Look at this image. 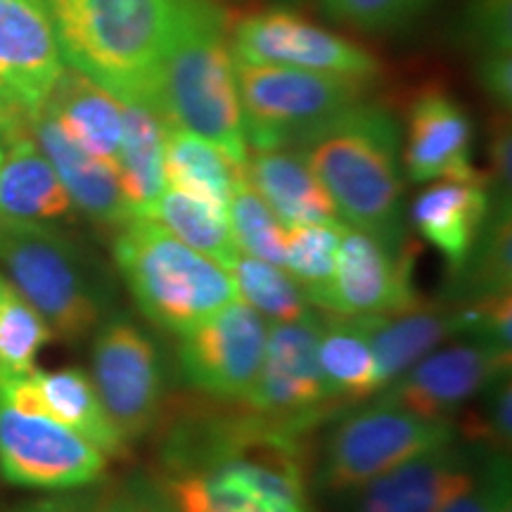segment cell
<instances>
[{
  "label": "cell",
  "instance_id": "6da1fadb",
  "mask_svg": "<svg viewBox=\"0 0 512 512\" xmlns=\"http://www.w3.org/2000/svg\"><path fill=\"white\" fill-rule=\"evenodd\" d=\"M155 112L166 126L214 143L230 162L249 157L226 17L211 0H176L159 64Z\"/></svg>",
  "mask_w": 512,
  "mask_h": 512
},
{
  "label": "cell",
  "instance_id": "7a4b0ae2",
  "mask_svg": "<svg viewBox=\"0 0 512 512\" xmlns=\"http://www.w3.org/2000/svg\"><path fill=\"white\" fill-rule=\"evenodd\" d=\"M297 150L347 226L394 249L406 245L399 126L384 107L356 102L306 136Z\"/></svg>",
  "mask_w": 512,
  "mask_h": 512
},
{
  "label": "cell",
  "instance_id": "3957f363",
  "mask_svg": "<svg viewBox=\"0 0 512 512\" xmlns=\"http://www.w3.org/2000/svg\"><path fill=\"white\" fill-rule=\"evenodd\" d=\"M62 62L121 102L155 110L176 0H46Z\"/></svg>",
  "mask_w": 512,
  "mask_h": 512
},
{
  "label": "cell",
  "instance_id": "277c9868",
  "mask_svg": "<svg viewBox=\"0 0 512 512\" xmlns=\"http://www.w3.org/2000/svg\"><path fill=\"white\" fill-rule=\"evenodd\" d=\"M0 268L60 342H83L112 311L95 256L50 223L0 219Z\"/></svg>",
  "mask_w": 512,
  "mask_h": 512
},
{
  "label": "cell",
  "instance_id": "5b68a950",
  "mask_svg": "<svg viewBox=\"0 0 512 512\" xmlns=\"http://www.w3.org/2000/svg\"><path fill=\"white\" fill-rule=\"evenodd\" d=\"M112 256L138 311L176 337L238 297L230 271L150 216H133L114 233Z\"/></svg>",
  "mask_w": 512,
  "mask_h": 512
},
{
  "label": "cell",
  "instance_id": "8992f818",
  "mask_svg": "<svg viewBox=\"0 0 512 512\" xmlns=\"http://www.w3.org/2000/svg\"><path fill=\"white\" fill-rule=\"evenodd\" d=\"M110 458L41 406L31 377L0 380V479L31 491L86 489Z\"/></svg>",
  "mask_w": 512,
  "mask_h": 512
},
{
  "label": "cell",
  "instance_id": "52a82bcc",
  "mask_svg": "<svg viewBox=\"0 0 512 512\" xmlns=\"http://www.w3.org/2000/svg\"><path fill=\"white\" fill-rule=\"evenodd\" d=\"M235 62L249 150L297 147L339 112L366 100L370 81L278 64Z\"/></svg>",
  "mask_w": 512,
  "mask_h": 512
},
{
  "label": "cell",
  "instance_id": "ba28073f",
  "mask_svg": "<svg viewBox=\"0 0 512 512\" xmlns=\"http://www.w3.org/2000/svg\"><path fill=\"white\" fill-rule=\"evenodd\" d=\"M451 441H456L453 422L422 418L377 399L337 422L325 441L318 482L332 494H347L406 460Z\"/></svg>",
  "mask_w": 512,
  "mask_h": 512
},
{
  "label": "cell",
  "instance_id": "9c48e42d",
  "mask_svg": "<svg viewBox=\"0 0 512 512\" xmlns=\"http://www.w3.org/2000/svg\"><path fill=\"white\" fill-rule=\"evenodd\" d=\"M91 380L112 425L128 446L150 434L166 403V366L155 335L131 316L110 311L93 332Z\"/></svg>",
  "mask_w": 512,
  "mask_h": 512
},
{
  "label": "cell",
  "instance_id": "30bf717a",
  "mask_svg": "<svg viewBox=\"0 0 512 512\" xmlns=\"http://www.w3.org/2000/svg\"><path fill=\"white\" fill-rule=\"evenodd\" d=\"M268 320L245 302L221 306L178 335V370L209 399L245 401L266 354Z\"/></svg>",
  "mask_w": 512,
  "mask_h": 512
},
{
  "label": "cell",
  "instance_id": "8fae6325",
  "mask_svg": "<svg viewBox=\"0 0 512 512\" xmlns=\"http://www.w3.org/2000/svg\"><path fill=\"white\" fill-rule=\"evenodd\" d=\"M230 53L238 62L278 64L366 81L380 74V62L366 48L290 10L252 12L242 17L230 34Z\"/></svg>",
  "mask_w": 512,
  "mask_h": 512
},
{
  "label": "cell",
  "instance_id": "7c38bea8",
  "mask_svg": "<svg viewBox=\"0 0 512 512\" xmlns=\"http://www.w3.org/2000/svg\"><path fill=\"white\" fill-rule=\"evenodd\" d=\"M323 318L309 311L287 323L268 325L266 354L252 392L249 411L311 427L332 413L318 366V339Z\"/></svg>",
  "mask_w": 512,
  "mask_h": 512
},
{
  "label": "cell",
  "instance_id": "4fadbf2b",
  "mask_svg": "<svg viewBox=\"0 0 512 512\" xmlns=\"http://www.w3.org/2000/svg\"><path fill=\"white\" fill-rule=\"evenodd\" d=\"M512 351L491 347L477 339H458L444 349L420 358L399 380L382 389L380 399L422 415L448 420L460 413L494 377L508 373Z\"/></svg>",
  "mask_w": 512,
  "mask_h": 512
},
{
  "label": "cell",
  "instance_id": "5bb4252c",
  "mask_svg": "<svg viewBox=\"0 0 512 512\" xmlns=\"http://www.w3.org/2000/svg\"><path fill=\"white\" fill-rule=\"evenodd\" d=\"M408 245V242H406ZM344 223L330 311L337 316H392L422 304L413 287L411 254Z\"/></svg>",
  "mask_w": 512,
  "mask_h": 512
},
{
  "label": "cell",
  "instance_id": "9a60e30c",
  "mask_svg": "<svg viewBox=\"0 0 512 512\" xmlns=\"http://www.w3.org/2000/svg\"><path fill=\"white\" fill-rule=\"evenodd\" d=\"M62 69L46 0H0V105L38 112Z\"/></svg>",
  "mask_w": 512,
  "mask_h": 512
},
{
  "label": "cell",
  "instance_id": "2e32d148",
  "mask_svg": "<svg viewBox=\"0 0 512 512\" xmlns=\"http://www.w3.org/2000/svg\"><path fill=\"white\" fill-rule=\"evenodd\" d=\"M403 169L413 183L482 178L472 164L470 117L444 88L425 86L408 107Z\"/></svg>",
  "mask_w": 512,
  "mask_h": 512
},
{
  "label": "cell",
  "instance_id": "e0dca14e",
  "mask_svg": "<svg viewBox=\"0 0 512 512\" xmlns=\"http://www.w3.org/2000/svg\"><path fill=\"white\" fill-rule=\"evenodd\" d=\"M475 470L472 453L451 441L339 494L344 496L342 512H439L475 477Z\"/></svg>",
  "mask_w": 512,
  "mask_h": 512
},
{
  "label": "cell",
  "instance_id": "ac0fdd59",
  "mask_svg": "<svg viewBox=\"0 0 512 512\" xmlns=\"http://www.w3.org/2000/svg\"><path fill=\"white\" fill-rule=\"evenodd\" d=\"M29 117L0 105V219L50 223L64 219L74 204L31 136Z\"/></svg>",
  "mask_w": 512,
  "mask_h": 512
},
{
  "label": "cell",
  "instance_id": "d6986e66",
  "mask_svg": "<svg viewBox=\"0 0 512 512\" xmlns=\"http://www.w3.org/2000/svg\"><path fill=\"white\" fill-rule=\"evenodd\" d=\"M29 124L31 136L50 159L69 200L83 216H88L95 226L110 228L114 233L128 219H133V211L121 190L117 166L74 143L43 107L31 114Z\"/></svg>",
  "mask_w": 512,
  "mask_h": 512
},
{
  "label": "cell",
  "instance_id": "ffe728a7",
  "mask_svg": "<svg viewBox=\"0 0 512 512\" xmlns=\"http://www.w3.org/2000/svg\"><path fill=\"white\" fill-rule=\"evenodd\" d=\"M486 176L472 181H432L415 195L408 221L427 245L444 256L453 275L465 266L467 256L482 233L494 195Z\"/></svg>",
  "mask_w": 512,
  "mask_h": 512
},
{
  "label": "cell",
  "instance_id": "44dd1931",
  "mask_svg": "<svg viewBox=\"0 0 512 512\" xmlns=\"http://www.w3.org/2000/svg\"><path fill=\"white\" fill-rule=\"evenodd\" d=\"M242 174L285 228L306 223H344L335 202L297 147L252 150Z\"/></svg>",
  "mask_w": 512,
  "mask_h": 512
},
{
  "label": "cell",
  "instance_id": "7402d4cb",
  "mask_svg": "<svg viewBox=\"0 0 512 512\" xmlns=\"http://www.w3.org/2000/svg\"><path fill=\"white\" fill-rule=\"evenodd\" d=\"M43 110L91 155L117 166L124 105L110 91L76 69H62Z\"/></svg>",
  "mask_w": 512,
  "mask_h": 512
},
{
  "label": "cell",
  "instance_id": "603a6c76",
  "mask_svg": "<svg viewBox=\"0 0 512 512\" xmlns=\"http://www.w3.org/2000/svg\"><path fill=\"white\" fill-rule=\"evenodd\" d=\"M363 318L373 347L377 394L411 370L420 358L439 349L446 339H456V309L448 306H427L422 302L392 316Z\"/></svg>",
  "mask_w": 512,
  "mask_h": 512
},
{
  "label": "cell",
  "instance_id": "cb8c5ba5",
  "mask_svg": "<svg viewBox=\"0 0 512 512\" xmlns=\"http://www.w3.org/2000/svg\"><path fill=\"white\" fill-rule=\"evenodd\" d=\"M31 387L38 403L57 418L69 430L81 434L91 441L98 451L105 453L110 460H121L128 456L131 446L112 425L110 415L102 406L98 392H95L91 375L81 368H57L38 370L29 373Z\"/></svg>",
  "mask_w": 512,
  "mask_h": 512
},
{
  "label": "cell",
  "instance_id": "d4e9b609",
  "mask_svg": "<svg viewBox=\"0 0 512 512\" xmlns=\"http://www.w3.org/2000/svg\"><path fill=\"white\" fill-rule=\"evenodd\" d=\"M318 366L330 406H354L377 396L366 318L337 313L325 318L318 339Z\"/></svg>",
  "mask_w": 512,
  "mask_h": 512
},
{
  "label": "cell",
  "instance_id": "484cf974",
  "mask_svg": "<svg viewBox=\"0 0 512 512\" xmlns=\"http://www.w3.org/2000/svg\"><path fill=\"white\" fill-rule=\"evenodd\" d=\"M124 105V128L117 155V176L133 216H145L166 188L164 119L143 102Z\"/></svg>",
  "mask_w": 512,
  "mask_h": 512
},
{
  "label": "cell",
  "instance_id": "4316f807",
  "mask_svg": "<svg viewBox=\"0 0 512 512\" xmlns=\"http://www.w3.org/2000/svg\"><path fill=\"white\" fill-rule=\"evenodd\" d=\"M242 166L233 164L209 140L183 128H166L164 178L166 188L181 190L214 207L228 211L235 181Z\"/></svg>",
  "mask_w": 512,
  "mask_h": 512
},
{
  "label": "cell",
  "instance_id": "83f0119b",
  "mask_svg": "<svg viewBox=\"0 0 512 512\" xmlns=\"http://www.w3.org/2000/svg\"><path fill=\"white\" fill-rule=\"evenodd\" d=\"M145 216L162 223L178 240L195 252L214 259L226 271L238 259L240 249L230 233L228 211L214 207V204L185 195L181 190L164 188Z\"/></svg>",
  "mask_w": 512,
  "mask_h": 512
},
{
  "label": "cell",
  "instance_id": "f1b7e54d",
  "mask_svg": "<svg viewBox=\"0 0 512 512\" xmlns=\"http://www.w3.org/2000/svg\"><path fill=\"white\" fill-rule=\"evenodd\" d=\"M460 292L467 299L512 292V211L510 197L496 195L479 238L458 271Z\"/></svg>",
  "mask_w": 512,
  "mask_h": 512
},
{
  "label": "cell",
  "instance_id": "f546056e",
  "mask_svg": "<svg viewBox=\"0 0 512 512\" xmlns=\"http://www.w3.org/2000/svg\"><path fill=\"white\" fill-rule=\"evenodd\" d=\"M344 223H306L285 230L283 268L297 280L311 306L330 311L339 235Z\"/></svg>",
  "mask_w": 512,
  "mask_h": 512
},
{
  "label": "cell",
  "instance_id": "4dcf8cb0",
  "mask_svg": "<svg viewBox=\"0 0 512 512\" xmlns=\"http://www.w3.org/2000/svg\"><path fill=\"white\" fill-rule=\"evenodd\" d=\"M228 271L233 275L238 297L268 323H287L311 311L304 290L283 266L240 252Z\"/></svg>",
  "mask_w": 512,
  "mask_h": 512
},
{
  "label": "cell",
  "instance_id": "1f68e13d",
  "mask_svg": "<svg viewBox=\"0 0 512 512\" xmlns=\"http://www.w3.org/2000/svg\"><path fill=\"white\" fill-rule=\"evenodd\" d=\"M53 332L0 268V380L27 375Z\"/></svg>",
  "mask_w": 512,
  "mask_h": 512
},
{
  "label": "cell",
  "instance_id": "d6a6232c",
  "mask_svg": "<svg viewBox=\"0 0 512 512\" xmlns=\"http://www.w3.org/2000/svg\"><path fill=\"white\" fill-rule=\"evenodd\" d=\"M228 223L235 245L242 254L283 266L285 261V226L273 209L261 200L245 174H238L233 197L228 202Z\"/></svg>",
  "mask_w": 512,
  "mask_h": 512
},
{
  "label": "cell",
  "instance_id": "836d02e7",
  "mask_svg": "<svg viewBox=\"0 0 512 512\" xmlns=\"http://www.w3.org/2000/svg\"><path fill=\"white\" fill-rule=\"evenodd\" d=\"M453 430L463 434L470 446L503 453L512 439V380L508 373L491 380L477 396L460 408Z\"/></svg>",
  "mask_w": 512,
  "mask_h": 512
},
{
  "label": "cell",
  "instance_id": "e575fe53",
  "mask_svg": "<svg viewBox=\"0 0 512 512\" xmlns=\"http://www.w3.org/2000/svg\"><path fill=\"white\" fill-rule=\"evenodd\" d=\"M318 5L335 24L366 34H394L425 15L432 0H318Z\"/></svg>",
  "mask_w": 512,
  "mask_h": 512
},
{
  "label": "cell",
  "instance_id": "d590c367",
  "mask_svg": "<svg viewBox=\"0 0 512 512\" xmlns=\"http://www.w3.org/2000/svg\"><path fill=\"white\" fill-rule=\"evenodd\" d=\"M489 458L475 470V477L458 489L439 512H512L510 465L503 453L486 451Z\"/></svg>",
  "mask_w": 512,
  "mask_h": 512
},
{
  "label": "cell",
  "instance_id": "8d00e7d4",
  "mask_svg": "<svg viewBox=\"0 0 512 512\" xmlns=\"http://www.w3.org/2000/svg\"><path fill=\"white\" fill-rule=\"evenodd\" d=\"M467 38L479 55L512 53V0H470Z\"/></svg>",
  "mask_w": 512,
  "mask_h": 512
},
{
  "label": "cell",
  "instance_id": "74e56055",
  "mask_svg": "<svg viewBox=\"0 0 512 512\" xmlns=\"http://www.w3.org/2000/svg\"><path fill=\"white\" fill-rule=\"evenodd\" d=\"M88 512H176L162 482L145 475H133L112 486L100 498H91Z\"/></svg>",
  "mask_w": 512,
  "mask_h": 512
},
{
  "label": "cell",
  "instance_id": "f35d334b",
  "mask_svg": "<svg viewBox=\"0 0 512 512\" xmlns=\"http://www.w3.org/2000/svg\"><path fill=\"white\" fill-rule=\"evenodd\" d=\"M479 83L484 93L496 102L498 110H510L512 102V53L479 55Z\"/></svg>",
  "mask_w": 512,
  "mask_h": 512
},
{
  "label": "cell",
  "instance_id": "ab89813d",
  "mask_svg": "<svg viewBox=\"0 0 512 512\" xmlns=\"http://www.w3.org/2000/svg\"><path fill=\"white\" fill-rule=\"evenodd\" d=\"M510 124L508 114L503 112L491 121L489 128V159H491V178L496 185V195L510 197Z\"/></svg>",
  "mask_w": 512,
  "mask_h": 512
},
{
  "label": "cell",
  "instance_id": "60d3db41",
  "mask_svg": "<svg viewBox=\"0 0 512 512\" xmlns=\"http://www.w3.org/2000/svg\"><path fill=\"white\" fill-rule=\"evenodd\" d=\"M91 498H69V496H53L41 498V501L27 503L12 512H88Z\"/></svg>",
  "mask_w": 512,
  "mask_h": 512
},
{
  "label": "cell",
  "instance_id": "b9f144b4",
  "mask_svg": "<svg viewBox=\"0 0 512 512\" xmlns=\"http://www.w3.org/2000/svg\"><path fill=\"white\" fill-rule=\"evenodd\" d=\"M0 155H3V147H0Z\"/></svg>",
  "mask_w": 512,
  "mask_h": 512
}]
</instances>
